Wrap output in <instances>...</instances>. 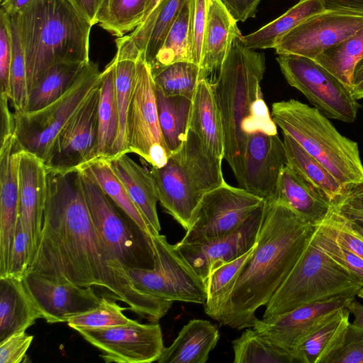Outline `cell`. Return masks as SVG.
Returning a JSON list of instances; mask_svg holds the SVG:
<instances>
[{"mask_svg":"<svg viewBox=\"0 0 363 363\" xmlns=\"http://www.w3.org/2000/svg\"><path fill=\"white\" fill-rule=\"evenodd\" d=\"M27 272L95 288L101 296L125 303L151 323L163 318L173 303L138 289L108 252L90 217L78 169H48L41 235Z\"/></svg>","mask_w":363,"mask_h":363,"instance_id":"1","label":"cell"},{"mask_svg":"<svg viewBox=\"0 0 363 363\" xmlns=\"http://www.w3.org/2000/svg\"><path fill=\"white\" fill-rule=\"evenodd\" d=\"M316 225L284 203L266 201L264 218L253 253L241 271L219 322L234 329L252 328L256 310L269 302L288 277Z\"/></svg>","mask_w":363,"mask_h":363,"instance_id":"2","label":"cell"},{"mask_svg":"<svg viewBox=\"0 0 363 363\" xmlns=\"http://www.w3.org/2000/svg\"><path fill=\"white\" fill-rule=\"evenodd\" d=\"M262 52L247 48L237 34L213 84L224 131V157L237 182L242 173L248 135L277 126L263 100L260 83L265 72Z\"/></svg>","mask_w":363,"mask_h":363,"instance_id":"3","label":"cell"},{"mask_svg":"<svg viewBox=\"0 0 363 363\" xmlns=\"http://www.w3.org/2000/svg\"><path fill=\"white\" fill-rule=\"evenodd\" d=\"M10 16L16 25L25 55L28 91L54 65L90 62L93 26L71 0H33Z\"/></svg>","mask_w":363,"mask_h":363,"instance_id":"4","label":"cell"},{"mask_svg":"<svg viewBox=\"0 0 363 363\" xmlns=\"http://www.w3.org/2000/svg\"><path fill=\"white\" fill-rule=\"evenodd\" d=\"M272 118L318 160L347 191L363 184V163L358 143L346 138L315 107L296 99L275 102Z\"/></svg>","mask_w":363,"mask_h":363,"instance_id":"5","label":"cell"},{"mask_svg":"<svg viewBox=\"0 0 363 363\" xmlns=\"http://www.w3.org/2000/svg\"><path fill=\"white\" fill-rule=\"evenodd\" d=\"M222 160L189 130L182 146L167 162L160 168L151 167L158 201L186 231L204 194L225 183Z\"/></svg>","mask_w":363,"mask_h":363,"instance_id":"6","label":"cell"},{"mask_svg":"<svg viewBox=\"0 0 363 363\" xmlns=\"http://www.w3.org/2000/svg\"><path fill=\"white\" fill-rule=\"evenodd\" d=\"M363 284L337 263L312 238L288 277L266 304L263 318L297 307L358 291Z\"/></svg>","mask_w":363,"mask_h":363,"instance_id":"7","label":"cell"},{"mask_svg":"<svg viewBox=\"0 0 363 363\" xmlns=\"http://www.w3.org/2000/svg\"><path fill=\"white\" fill-rule=\"evenodd\" d=\"M84 196L93 224L106 247L127 270L152 269V239L90 178L79 170ZM127 272V271H126Z\"/></svg>","mask_w":363,"mask_h":363,"instance_id":"8","label":"cell"},{"mask_svg":"<svg viewBox=\"0 0 363 363\" xmlns=\"http://www.w3.org/2000/svg\"><path fill=\"white\" fill-rule=\"evenodd\" d=\"M101 74L98 65L90 61L60 98L36 111L14 113L21 147L45 162L60 132L100 84Z\"/></svg>","mask_w":363,"mask_h":363,"instance_id":"9","label":"cell"},{"mask_svg":"<svg viewBox=\"0 0 363 363\" xmlns=\"http://www.w3.org/2000/svg\"><path fill=\"white\" fill-rule=\"evenodd\" d=\"M152 239L154 267L126 270L134 286L145 294L167 301L203 304L206 298L204 280L164 235L159 234Z\"/></svg>","mask_w":363,"mask_h":363,"instance_id":"10","label":"cell"},{"mask_svg":"<svg viewBox=\"0 0 363 363\" xmlns=\"http://www.w3.org/2000/svg\"><path fill=\"white\" fill-rule=\"evenodd\" d=\"M277 61L288 84L326 117L345 123L356 120L359 104L352 89L315 60L279 55Z\"/></svg>","mask_w":363,"mask_h":363,"instance_id":"11","label":"cell"},{"mask_svg":"<svg viewBox=\"0 0 363 363\" xmlns=\"http://www.w3.org/2000/svg\"><path fill=\"white\" fill-rule=\"evenodd\" d=\"M127 135L128 153L137 154L151 167L167 162L172 154L160 130L153 75L142 52L128 108Z\"/></svg>","mask_w":363,"mask_h":363,"instance_id":"12","label":"cell"},{"mask_svg":"<svg viewBox=\"0 0 363 363\" xmlns=\"http://www.w3.org/2000/svg\"><path fill=\"white\" fill-rule=\"evenodd\" d=\"M89 343L99 349L106 363H150L157 362L164 347L160 325L131 320L125 325L104 327H74Z\"/></svg>","mask_w":363,"mask_h":363,"instance_id":"13","label":"cell"},{"mask_svg":"<svg viewBox=\"0 0 363 363\" xmlns=\"http://www.w3.org/2000/svg\"><path fill=\"white\" fill-rule=\"evenodd\" d=\"M264 201L225 182L204 194L181 242H202L230 233Z\"/></svg>","mask_w":363,"mask_h":363,"instance_id":"14","label":"cell"},{"mask_svg":"<svg viewBox=\"0 0 363 363\" xmlns=\"http://www.w3.org/2000/svg\"><path fill=\"white\" fill-rule=\"evenodd\" d=\"M362 27V16L325 9L283 35L274 48L278 55H296L315 60Z\"/></svg>","mask_w":363,"mask_h":363,"instance_id":"15","label":"cell"},{"mask_svg":"<svg viewBox=\"0 0 363 363\" xmlns=\"http://www.w3.org/2000/svg\"><path fill=\"white\" fill-rule=\"evenodd\" d=\"M99 97L100 84L57 136L44 162L48 169H76L96 157Z\"/></svg>","mask_w":363,"mask_h":363,"instance_id":"16","label":"cell"},{"mask_svg":"<svg viewBox=\"0 0 363 363\" xmlns=\"http://www.w3.org/2000/svg\"><path fill=\"white\" fill-rule=\"evenodd\" d=\"M287 159L277 126L251 133L246 143L239 187L266 201H274Z\"/></svg>","mask_w":363,"mask_h":363,"instance_id":"17","label":"cell"},{"mask_svg":"<svg viewBox=\"0 0 363 363\" xmlns=\"http://www.w3.org/2000/svg\"><path fill=\"white\" fill-rule=\"evenodd\" d=\"M265 208L266 200L230 233L206 241H180L175 245L194 271L205 280L214 269L234 260L255 245Z\"/></svg>","mask_w":363,"mask_h":363,"instance_id":"18","label":"cell"},{"mask_svg":"<svg viewBox=\"0 0 363 363\" xmlns=\"http://www.w3.org/2000/svg\"><path fill=\"white\" fill-rule=\"evenodd\" d=\"M23 281L48 323L67 322L72 317L96 308L101 297L92 287L56 281L27 272Z\"/></svg>","mask_w":363,"mask_h":363,"instance_id":"19","label":"cell"},{"mask_svg":"<svg viewBox=\"0 0 363 363\" xmlns=\"http://www.w3.org/2000/svg\"><path fill=\"white\" fill-rule=\"evenodd\" d=\"M357 292L303 305L270 318H257L252 328L295 357L294 350L299 342L332 313L346 306Z\"/></svg>","mask_w":363,"mask_h":363,"instance_id":"20","label":"cell"},{"mask_svg":"<svg viewBox=\"0 0 363 363\" xmlns=\"http://www.w3.org/2000/svg\"><path fill=\"white\" fill-rule=\"evenodd\" d=\"M15 132L1 135L0 277L9 274L18 220L20 151Z\"/></svg>","mask_w":363,"mask_h":363,"instance_id":"21","label":"cell"},{"mask_svg":"<svg viewBox=\"0 0 363 363\" xmlns=\"http://www.w3.org/2000/svg\"><path fill=\"white\" fill-rule=\"evenodd\" d=\"M18 177V220L28 237L30 265L40 241L45 207L48 169L44 161L21 149Z\"/></svg>","mask_w":363,"mask_h":363,"instance_id":"22","label":"cell"},{"mask_svg":"<svg viewBox=\"0 0 363 363\" xmlns=\"http://www.w3.org/2000/svg\"><path fill=\"white\" fill-rule=\"evenodd\" d=\"M115 43L116 52L111 61L113 64L119 126L111 158L128 153V113L136 73L137 62L141 54L129 35L116 38Z\"/></svg>","mask_w":363,"mask_h":363,"instance_id":"23","label":"cell"},{"mask_svg":"<svg viewBox=\"0 0 363 363\" xmlns=\"http://www.w3.org/2000/svg\"><path fill=\"white\" fill-rule=\"evenodd\" d=\"M240 33L237 21L220 0H207V14L203 33L201 74L203 79L219 69L234 37Z\"/></svg>","mask_w":363,"mask_h":363,"instance_id":"24","label":"cell"},{"mask_svg":"<svg viewBox=\"0 0 363 363\" xmlns=\"http://www.w3.org/2000/svg\"><path fill=\"white\" fill-rule=\"evenodd\" d=\"M108 160L153 235H159L161 226L157 211L158 199L150 171L139 165L126 153Z\"/></svg>","mask_w":363,"mask_h":363,"instance_id":"25","label":"cell"},{"mask_svg":"<svg viewBox=\"0 0 363 363\" xmlns=\"http://www.w3.org/2000/svg\"><path fill=\"white\" fill-rule=\"evenodd\" d=\"M189 130L198 136L208 151L223 159L225 142L222 118L213 84L207 79L199 81L192 98Z\"/></svg>","mask_w":363,"mask_h":363,"instance_id":"26","label":"cell"},{"mask_svg":"<svg viewBox=\"0 0 363 363\" xmlns=\"http://www.w3.org/2000/svg\"><path fill=\"white\" fill-rule=\"evenodd\" d=\"M40 318L23 279L0 277V342L13 334L26 332Z\"/></svg>","mask_w":363,"mask_h":363,"instance_id":"27","label":"cell"},{"mask_svg":"<svg viewBox=\"0 0 363 363\" xmlns=\"http://www.w3.org/2000/svg\"><path fill=\"white\" fill-rule=\"evenodd\" d=\"M275 200L314 225L326 216L331 207L330 201L317 188L287 164L281 172Z\"/></svg>","mask_w":363,"mask_h":363,"instance_id":"28","label":"cell"},{"mask_svg":"<svg viewBox=\"0 0 363 363\" xmlns=\"http://www.w3.org/2000/svg\"><path fill=\"white\" fill-rule=\"evenodd\" d=\"M220 338L210 321L192 319L183 326L168 347H164L159 363H205Z\"/></svg>","mask_w":363,"mask_h":363,"instance_id":"29","label":"cell"},{"mask_svg":"<svg viewBox=\"0 0 363 363\" xmlns=\"http://www.w3.org/2000/svg\"><path fill=\"white\" fill-rule=\"evenodd\" d=\"M283 142L286 164L317 188L331 204L337 202L348 192L326 167L308 154L291 137L283 133Z\"/></svg>","mask_w":363,"mask_h":363,"instance_id":"30","label":"cell"},{"mask_svg":"<svg viewBox=\"0 0 363 363\" xmlns=\"http://www.w3.org/2000/svg\"><path fill=\"white\" fill-rule=\"evenodd\" d=\"M350 313L346 306L335 311L303 337L294 350L296 362L323 363L350 323Z\"/></svg>","mask_w":363,"mask_h":363,"instance_id":"31","label":"cell"},{"mask_svg":"<svg viewBox=\"0 0 363 363\" xmlns=\"http://www.w3.org/2000/svg\"><path fill=\"white\" fill-rule=\"evenodd\" d=\"M94 182L150 237L149 225L130 199L125 186L113 171L108 159L95 157L77 168Z\"/></svg>","mask_w":363,"mask_h":363,"instance_id":"32","label":"cell"},{"mask_svg":"<svg viewBox=\"0 0 363 363\" xmlns=\"http://www.w3.org/2000/svg\"><path fill=\"white\" fill-rule=\"evenodd\" d=\"M158 118L163 140L171 154L178 151L186 140L192 99L167 96L155 86Z\"/></svg>","mask_w":363,"mask_h":363,"instance_id":"33","label":"cell"},{"mask_svg":"<svg viewBox=\"0 0 363 363\" xmlns=\"http://www.w3.org/2000/svg\"><path fill=\"white\" fill-rule=\"evenodd\" d=\"M325 9L323 0H300L275 20L243 36V42L247 48L254 50L274 48L283 35L305 20Z\"/></svg>","mask_w":363,"mask_h":363,"instance_id":"34","label":"cell"},{"mask_svg":"<svg viewBox=\"0 0 363 363\" xmlns=\"http://www.w3.org/2000/svg\"><path fill=\"white\" fill-rule=\"evenodd\" d=\"M255 245L234 260L214 269L204 280L206 294L204 311L213 319L218 322L222 319L235 284Z\"/></svg>","mask_w":363,"mask_h":363,"instance_id":"35","label":"cell"},{"mask_svg":"<svg viewBox=\"0 0 363 363\" xmlns=\"http://www.w3.org/2000/svg\"><path fill=\"white\" fill-rule=\"evenodd\" d=\"M86 64L60 62L48 68L28 91L25 113L40 110L60 98L73 85Z\"/></svg>","mask_w":363,"mask_h":363,"instance_id":"36","label":"cell"},{"mask_svg":"<svg viewBox=\"0 0 363 363\" xmlns=\"http://www.w3.org/2000/svg\"><path fill=\"white\" fill-rule=\"evenodd\" d=\"M118 126L113 64L111 61L101 74L96 157L111 158Z\"/></svg>","mask_w":363,"mask_h":363,"instance_id":"37","label":"cell"},{"mask_svg":"<svg viewBox=\"0 0 363 363\" xmlns=\"http://www.w3.org/2000/svg\"><path fill=\"white\" fill-rule=\"evenodd\" d=\"M234 363H294V354L255 329L245 330L232 342Z\"/></svg>","mask_w":363,"mask_h":363,"instance_id":"38","label":"cell"},{"mask_svg":"<svg viewBox=\"0 0 363 363\" xmlns=\"http://www.w3.org/2000/svg\"><path fill=\"white\" fill-rule=\"evenodd\" d=\"M362 58L363 27L315 60L352 89L355 67Z\"/></svg>","mask_w":363,"mask_h":363,"instance_id":"39","label":"cell"},{"mask_svg":"<svg viewBox=\"0 0 363 363\" xmlns=\"http://www.w3.org/2000/svg\"><path fill=\"white\" fill-rule=\"evenodd\" d=\"M147 0H104L97 24L116 38L133 31L141 23Z\"/></svg>","mask_w":363,"mask_h":363,"instance_id":"40","label":"cell"},{"mask_svg":"<svg viewBox=\"0 0 363 363\" xmlns=\"http://www.w3.org/2000/svg\"><path fill=\"white\" fill-rule=\"evenodd\" d=\"M155 86L167 96L192 99L200 80V67L190 61H179L152 72Z\"/></svg>","mask_w":363,"mask_h":363,"instance_id":"41","label":"cell"},{"mask_svg":"<svg viewBox=\"0 0 363 363\" xmlns=\"http://www.w3.org/2000/svg\"><path fill=\"white\" fill-rule=\"evenodd\" d=\"M190 0H186L150 66L152 72L179 61H190L189 21Z\"/></svg>","mask_w":363,"mask_h":363,"instance_id":"42","label":"cell"},{"mask_svg":"<svg viewBox=\"0 0 363 363\" xmlns=\"http://www.w3.org/2000/svg\"><path fill=\"white\" fill-rule=\"evenodd\" d=\"M8 16L12 40L10 103L14 113H23L26 112L28 95L25 55L15 21Z\"/></svg>","mask_w":363,"mask_h":363,"instance_id":"43","label":"cell"},{"mask_svg":"<svg viewBox=\"0 0 363 363\" xmlns=\"http://www.w3.org/2000/svg\"><path fill=\"white\" fill-rule=\"evenodd\" d=\"M128 307H121L115 300L101 296L99 305L89 311L74 315L67 320L70 328H104L125 325L131 319L125 316L123 311Z\"/></svg>","mask_w":363,"mask_h":363,"instance_id":"44","label":"cell"},{"mask_svg":"<svg viewBox=\"0 0 363 363\" xmlns=\"http://www.w3.org/2000/svg\"><path fill=\"white\" fill-rule=\"evenodd\" d=\"M186 0H166L158 13L143 53L150 67Z\"/></svg>","mask_w":363,"mask_h":363,"instance_id":"45","label":"cell"},{"mask_svg":"<svg viewBox=\"0 0 363 363\" xmlns=\"http://www.w3.org/2000/svg\"><path fill=\"white\" fill-rule=\"evenodd\" d=\"M323 363H363V328L350 323Z\"/></svg>","mask_w":363,"mask_h":363,"instance_id":"46","label":"cell"},{"mask_svg":"<svg viewBox=\"0 0 363 363\" xmlns=\"http://www.w3.org/2000/svg\"><path fill=\"white\" fill-rule=\"evenodd\" d=\"M314 243L330 257L355 276L363 284V259L339 245L316 226Z\"/></svg>","mask_w":363,"mask_h":363,"instance_id":"47","label":"cell"},{"mask_svg":"<svg viewBox=\"0 0 363 363\" xmlns=\"http://www.w3.org/2000/svg\"><path fill=\"white\" fill-rule=\"evenodd\" d=\"M316 226L339 245L363 259V238L348 227L331 208Z\"/></svg>","mask_w":363,"mask_h":363,"instance_id":"48","label":"cell"},{"mask_svg":"<svg viewBox=\"0 0 363 363\" xmlns=\"http://www.w3.org/2000/svg\"><path fill=\"white\" fill-rule=\"evenodd\" d=\"M343 222L363 238V184L347 192L330 207Z\"/></svg>","mask_w":363,"mask_h":363,"instance_id":"49","label":"cell"},{"mask_svg":"<svg viewBox=\"0 0 363 363\" xmlns=\"http://www.w3.org/2000/svg\"><path fill=\"white\" fill-rule=\"evenodd\" d=\"M207 14V0H190L189 44L191 62L200 67L203 33Z\"/></svg>","mask_w":363,"mask_h":363,"instance_id":"50","label":"cell"},{"mask_svg":"<svg viewBox=\"0 0 363 363\" xmlns=\"http://www.w3.org/2000/svg\"><path fill=\"white\" fill-rule=\"evenodd\" d=\"M0 79L1 99L10 101L12 40L9 18L3 11L0 13Z\"/></svg>","mask_w":363,"mask_h":363,"instance_id":"51","label":"cell"},{"mask_svg":"<svg viewBox=\"0 0 363 363\" xmlns=\"http://www.w3.org/2000/svg\"><path fill=\"white\" fill-rule=\"evenodd\" d=\"M33 340V336L21 332L13 334L0 342V362L20 363L23 362Z\"/></svg>","mask_w":363,"mask_h":363,"instance_id":"52","label":"cell"},{"mask_svg":"<svg viewBox=\"0 0 363 363\" xmlns=\"http://www.w3.org/2000/svg\"><path fill=\"white\" fill-rule=\"evenodd\" d=\"M29 266L28 237L18 220L9 276L23 279Z\"/></svg>","mask_w":363,"mask_h":363,"instance_id":"53","label":"cell"},{"mask_svg":"<svg viewBox=\"0 0 363 363\" xmlns=\"http://www.w3.org/2000/svg\"><path fill=\"white\" fill-rule=\"evenodd\" d=\"M166 0H147L140 24L129 34L141 52H144L155 20Z\"/></svg>","mask_w":363,"mask_h":363,"instance_id":"54","label":"cell"},{"mask_svg":"<svg viewBox=\"0 0 363 363\" xmlns=\"http://www.w3.org/2000/svg\"><path fill=\"white\" fill-rule=\"evenodd\" d=\"M237 21H245L255 16L261 0H220Z\"/></svg>","mask_w":363,"mask_h":363,"instance_id":"55","label":"cell"},{"mask_svg":"<svg viewBox=\"0 0 363 363\" xmlns=\"http://www.w3.org/2000/svg\"><path fill=\"white\" fill-rule=\"evenodd\" d=\"M79 11L92 24H97V15L104 0H71Z\"/></svg>","mask_w":363,"mask_h":363,"instance_id":"56","label":"cell"},{"mask_svg":"<svg viewBox=\"0 0 363 363\" xmlns=\"http://www.w3.org/2000/svg\"><path fill=\"white\" fill-rule=\"evenodd\" d=\"M326 9L340 10L363 16V0H323Z\"/></svg>","mask_w":363,"mask_h":363,"instance_id":"57","label":"cell"},{"mask_svg":"<svg viewBox=\"0 0 363 363\" xmlns=\"http://www.w3.org/2000/svg\"><path fill=\"white\" fill-rule=\"evenodd\" d=\"M1 8L8 16H13L26 8L33 0H1Z\"/></svg>","mask_w":363,"mask_h":363,"instance_id":"58","label":"cell"},{"mask_svg":"<svg viewBox=\"0 0 363 363\" xmlns=\"http://www.w3.org/2000/svg\"><path fill=\"white\" fill-rule=\"evenodd\" d=\"M346 307L354 317L352 323L357 327L363 328V304L354 298L347 303Z\"/></svg>","mask_w":363,"mask_h":363,"instance_id":"59","label":"cell"},{"mask_svg":"<svg viewBox=\"0 0 363 363\" xmlns=\"http://www.w3.org/2000/svg\"><path fill=\"white\" fill-rule=\"evenodd\" d=\"M362 79H363V58L358 62L355 67L353 85L359 82Z\"/></svg>","mask_w":363,"mask_h":363,"instance_id":"60","label":"cell"},{"mask_svg":"<svg viewBox=\"0 0 363 363\" xmlns=\"http://www.w3.org/2000/svg\"><path fill=\"white\" fill-rule=\"evenodd\" d=\"M352 94L357 100L363 99V79L352 86Z\"/></svg>","mask_w":363,"mask_h":363,"instance_id":"61","label":"cell"},{"mask_svg":"<svg viewBox=\"0 0 363 363\" xmlns=\"http://www.w3.org/2000/svg\"><path fill=\"white\" fill-rule=\"evenodd\" d=\"M357 296L363 299V287L358 291Z\"/></svg>","mask_w":363,"mask_h":363,"instance_id":"62","label":"cell"}]
</instances>
